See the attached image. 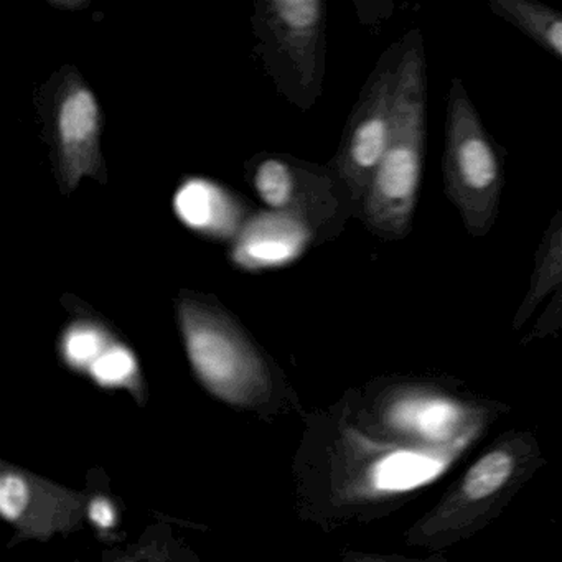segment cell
I'll return each mask as SVG.
<instances>
[{"instance_id": "6da1fadb", "label": "cell", "mask_w": 562, "mask_h": 562, "mask_svg": "<svg viewBox=\"0 0 562 562\" xmlns=\"http://www.w3.org/2000/svg\"><path fill=\"white\" fill-rule=\"evenodd\" d=\"M509 413L508 404L473 393L449 374H400L381 384V443L430 465H450Z\"/></svg>"}, {"instance_id": "30bf717a", "label": "cell", "mask_w": 562, "mask_h": 562, "mask_svg": "<svg viewBox=\"0 0 562 562\" xmlns=\"http://www.w3.org/2000/svg\"><path fill=\"white\" fill-rule=\"evenodd\" d=\"M272 14L284 29L289 38H315L322 21V4L318 0H276Z\"/></svg>"}, {"instance_id": "4fadbf2b", "label": "cell", "mask_w": 562, "mask_h": 562, "mask_svg": "<svg viewBox=\"0 0 562 562\" xmlns=\"http://www.w3.org/2000/svg\"><path fill=\"white\" fill-rule=\"evenodd\" d=\"M562 330V285L555 289L554 294L549 297L542 314L535 322V327L525 335L522 345L535 344V341L544 340V338L554 337Z\"/></svg>"}, {"instance_id": "5b68a950", "label": "cell", "mask_w": 562, "mask_h": 562, "mask_svg": "<svg viewBox=\"0 0 562 562\" xmlns=\"http://www.w3.org/2000/svg\"><path fill=\"white\" fill-rule=\"evenodd\" d=\"M400 60L401 41L391 45L378 61L351 117L338 157V173L360 206L393 134Z\"/></svg>"}, {"instance_id": "5bb4252c", "label": "cell", "mask_w": 562, "mask_h": 562, "mask_svg": "<svg viewBox=\"0 0 562 562\" xmlns=\"http://www.w3.org/2000/svg\"><path fill=\"white\" fill-rule=\"evenodd\" d=\"M90 518L97 522L101 528H111L114 526V512L113 506L106 499L98 498L91 503L90 506Z\"/></svg>"}, {"instance_id": "277c9868", "label": "cell", "mask_w": 562, "mask_h": 562, "mask_svg": "<svg viewBox=\"0 0 562 562\" xmlns=\"http://www.w3.org/2000/svg\"><path fill=\"white\" fill-rule=\"evenodd\" d=\"M506 150L488 133L465 85L450 80L447 93L442 187L473 238H485L499 215Z\"/></svg>"}, {"instance_id": "9c48e42d", "label": "cell", "mask_w": 562, "mask_h": 562, "mask_svg": "<svg viewBox=\"0 0 562 562\" xmlns=\"http://www.w3.org/2000/svg\"><path fill=\"white\" fill-rule=\"evenodd\" d=\"M496 18L562 61V12L538 0H490Z\"/></svg>"}, {"instance_id": "9a60e30c", "label": "cell", "mask_w": 562, "mask_h": 562, "mask_svg": "<svg viewBox=\"0 0 562 562\" xmlns=\"http://www.w3.org/2000/svg\"><path fill=\"white\" fill-rule=\"evenodd\" d=\"M357 562H449L443 558L442 552H434L429 558H406V555H370V558H361Z\"/></svg>"}, {"instance_id": "3957f363", "label": "cell", "mask_w": 562, "mask_h": 562, "mask_svg": "<svg viewBox=\"0 0 562 562\" xmlns=\"http://www.w3.org/2000/svg\"><path fill=\"white\" fill-rule=\"evenodd\" d=\"M427 55L424 35L401 38L390 146L361 202V218L378 238L401 241L413 232L427 150Z\"/></svg>"}, {"instance_id": "ba28073f", "label": "cell", "mask_w": 562, "mask_h": 562, "mask_svg": "<svg viewBox=\"0 0 562 562\" xmlns=\"http://www.w3.org/2000/svg\"><path fill=\"white\" fill-rule=\"evenodd\" d=\"M562 285V206L542 235L535 255V268L529 278L528 291L513 317L512 330L518 331L531 321L539 305Z\"/></svg>"}, {"instance_id": "7c38bea8", "label": "cell", "mask_w": 562, "mask_h": 562, "mask_svg": "<svg viewBox=\"0 0 562 562\" xmlns=\"http://www.w3.org/2000/svg\"><path fill=\"white\" fill-rule=\"evenodd\" d=\"M31 493L27 482L15 473L0 476V515L8 521H18L29 506Z\"/></svg>"}, {"instance_id": "7a4b0ae2", "label": "cell", "mask_w": 562, "mask_h": 562, "mask_svg": "<svg viewBox=\"0 0 562 562\" xmlns=\"http://www.w3.org/2000/svg\"><path fill=\"white\" fill-rule=\"evenodd\" d=\"M538 434H498L447 486L440 498L404 531L409 548L442 552L482 532L546 465Z\"/></svg>"}, {"instance_id": "2e32d148", "label": "cell", "mask_w": 562, "mask_h": 562, "mask_svg": "<svg viewBox=\"0 0 562 562\" xmlns=\"http://www.w3.org/2000/svg\"><path fill=\"white\" fill-rule=\"evenodd\" d=\"M104 370L101 373L108 378H117L121 374L123 368H130V358L123 357V355H111L108 360L103 363Z\"/></svg>"}, {"instance_id": "52a82bcc", "label": "cell", "mask_w": 562, "mask_h": 562, "mask_svg": "<svg viewBox=\"0 0 562 562\" xmlns=\"http://www.w3.org/2000/svg\"><path fill=\"white\" fill-rule=\"evenodd\" d=\"M58 156L65 186L75 189L81 177L100 169V108L88 88L74 85L61 98L57 114Z\"/></svg>"}, {"instance_id": "8992f818", "label": "cell", "mask_w": 562, "mask_h": 562, "mask_svg": "<svg viewBox=\"0 0 562 562\" xmlns=\"http://www.w3.org/2000/svg\"><path fill=\"white\" fill-rule=\"evenodd\" d=\"M179 317L190 360L203 381L215 390L229 391L248 380L255 360L222 315L200 302L183 299Z\"/></svg>"}, {"instance_id": "8fae6325", "label": "cell", "mask_w": 562, "mask_h": 562, "mask_svg": "<svg viewBox=\"0 0 562 562\" xmlns=\"http://www.w3.org/2000/svg\"><path fill=\"white\" fill-rule=\"evenodd\" d=\"M255 183L262 202L272 209H282L291 202L294 182L285 164L274 159L265 160L256 172Z\"/></svg>"}]
</instances>
